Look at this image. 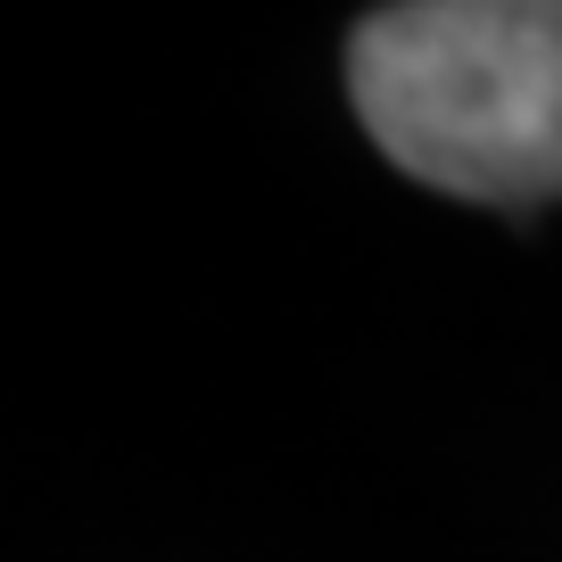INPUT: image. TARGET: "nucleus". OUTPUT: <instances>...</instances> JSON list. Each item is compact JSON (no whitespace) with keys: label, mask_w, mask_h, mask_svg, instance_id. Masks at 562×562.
I'll list each match as a JSON object with an SVG mask.
<instances>
[{"label":"nucleus","mask_w":562,"mask_h":562,"mask_svg":"<svg viewBox=\"0 0 562 562\" xmlns=\"http://www.w3.org/2000/svg\"><path fill=\"white\" fill-rule=\"evenodd\" d=\"M364 133L480 207L562 199V0H414L348 42Z\"/></svg>","instance_id":"1"}]
</instances>
